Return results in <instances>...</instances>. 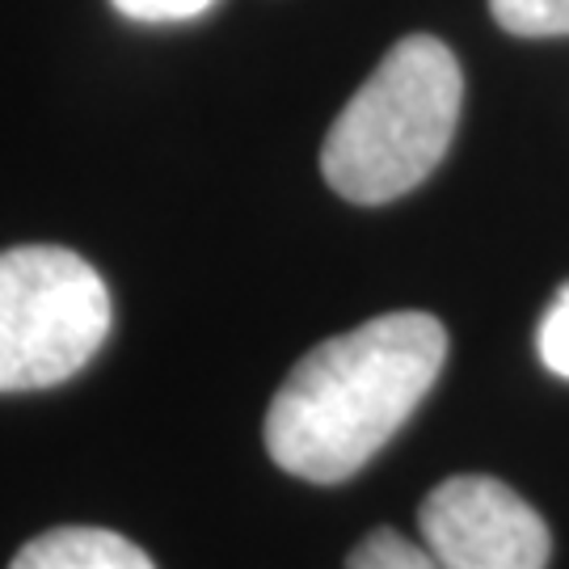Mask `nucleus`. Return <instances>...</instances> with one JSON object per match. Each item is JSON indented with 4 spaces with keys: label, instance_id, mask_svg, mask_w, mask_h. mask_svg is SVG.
<instances>
[{
    "label": "nucleus",
    "instance_id": "6e6552de",
    "mask_svg": "<svg viewBox=\"0 0 569 569\" xmlns=\"http://www.w3.org/2000/svg\"><path fill=\"white\" fill-rule=\"evenodd\" d=\"M536 350L552 376L569 380V283L552 296L549 312L540 321V333H536Z\"/></svg>",
    "mask_w": 569,
    "mask_h": 569
},
{
    "label": "nucleus",
    "instance_id": "20e7f679",
    "mask_svg": "<svg viewBox=\"0 0 569 569\" xmlns=\"http://www.w3.org/2000/svg\"><path fill=\"white\" fill-rule=\"evenodd\" d=\"M422 545L439 569H545L549 523L493 477H448L418 510Z\"/></svg>",
    "mask_w": 569,
    "mask_h": 569
},
{
    "label": "nucleus",
    "instance_id": "0eeeda50",
    "mask_svg": "<svg viewBox=\"0 0 569 569\" xmlns=\"http://www.w3.org/2000/svg\"><path fill=\"white\" fill-rule=\"evenodd\" d=\"M346 569H439L422 540H409L401 531L380 528L359 540V549L350 552Z\"/></svg>",
    "mask_w": 569,
    "mask_h": 569
},
{
    "label": "nucleus",
    "instance_id": "423d86ee",
    "mask_svg": "<svg viewBox=\"0 0 569 569\" xmlns=\"http://www.w3.org/2000/svg\"><path fill=\"white\" fill-rule=\"evenodd\" d=\"M493 21L519 39H561L569 34V0H489Z\"/></svg>",
    "mask_w": 569,
    "mask_h": 569
},
{
    "label": "nucleus",
    "instance_id": "39448f33",
    "mask_svg": "<svg viewBox=\"0 0 569 569\" xmlns=\"http://www.w3.org/2000/svg\"><path fill=\"white\" fill-rule=\"evenodd\" d=\"M9 569H157L127 536L106 528H56L34 536Z\"/></svg>",
    "mask_w": 569,
    "mask_h": 569
},
{
    "label": "nucleus",
    "instance_id": "1a4fd4ad",
    "mask_svg": "<svg viewBox=\"0 0 569 569\" xmlns=\"http://www.w3.org/2000/svg\"><path fill=\"white\" fill-rule=\"evenodd\" d=\"M131 21H190L207 13L216 0H110Z\"/></svg>",
    "mask_w": 569,
    "mask_h": 569
},
{
    "label": "nucleus",
    "instance_id": "7ed1b4c3",
    "mask_svg": "<svg viewBox=\"0 0 569 569\" xmlns=\"http://www.w3.org/2000/svg\"><path fill=\"white\" fill-rule=\"evenodd\" d=\"M110 291L81 253L21 244L0 253V392L77 376L106 342Z\"/></svg>",
    "mask_w": 569,
    "mask_h": 569
},
{
    "label": "nucleus",
    "instance_id": "f03ea898",
    "mask_svg": "<svg viewBox=\"0 0 569 569\" xmlns=\"http://www.w3.org/2000/svg\"><path fill=\"white\" fill-rule=\"evenodd\" d=\"M465 106L460 63L430 34H409L333 119L321 148L326 182L359 207H380L427 182L448 157Z\"/></svg>",
    "mask_w": 569,
    "mask_h": 569
},
{
    "label": "nucleus",
    "instance_id": "f257e3e1",
    "mask_svg": "<svg viewBox=\"0 0 569 569\" xmlns=\"http://www.w3.org/2000/svg\"><path fill=\"white\" fill-rule=\"evenodd\" d=\"M448 359L430 312H385L308 350L266 413L270 460L312 486H338L422 406Z\"/></svg>",
    "mask_w": 569,
    "mask_h": 569
}]
</instances>
